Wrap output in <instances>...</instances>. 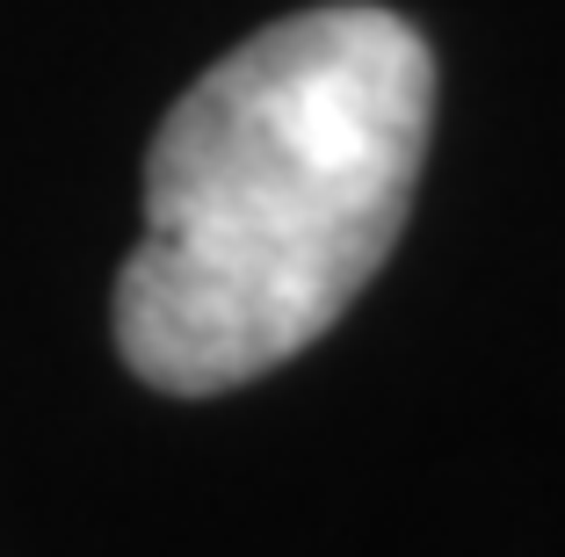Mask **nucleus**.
<instances>
[{"mask_svg": "<svg viewBox=\"0 0 565 557\" xmlns=\"http://www.w3.org/2000/svg\"><path fill=\"white\" fill-rule=\"evenodd\" d=\"M435 131V51L370 0L225 51L152 131L146 239L109 319L131 377L211 398L305 355L399 246Z\"/></svg>", "mask_w": 565, "mask_h": 557, "instance_id": "obj_1", "label": "nucleus"}]
</instances>
